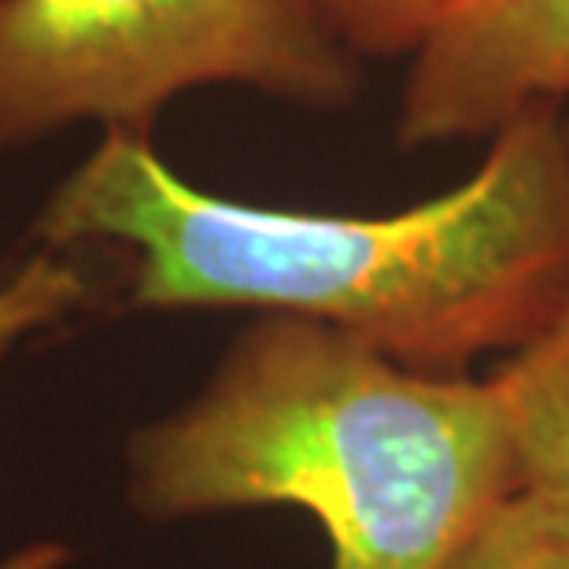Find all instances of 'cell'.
<instances>
[{
  "label": "cell",
  "mask_w": 569,
  "mask_h": 569,
  "mask_svg": "<svg viewBox=\"0 0 569 569\" xmlns=\"http://www.w3.org/2000/svg\"><path fill=\"white\" fill-rule=\"evenodd\" d=\"M569 97V0H455L411 56L400 144L492 138Z\"/></svg>",
  "instance_id": "obj_4"
},
{
  "label": "cell",
  "mask_w": 569,
  "mask_h": 569,
  "mask_svg": "<svg viewBox=\"0 0 569 569\" xmlns=\"http://www.w3.org/2000/svg\"><path fill=\"white\" fill-rule=\"evenodd\" d=\"M455 569H569V499L518 488L488 515Z\"/></svg>",
  "instance_id": "obj_6"
},
{
  "label": "cell",
  "mask_w": 569,
  "mask_h": 569,
  "mask_svg": "<svg viewBox=\"0 0 569 569\" xmlns=\"http://www.w3.org/2000/svg\"><path fill=\"white\" fill-rule=\"evenodd\" d=\"M326 30L362 56H415L448 19L455 0H311Z\"/></svg>",
  "instance_id": "obj_8"
},
{
  "label": "cell",
  "mask_w": 569,
  "mask_h": 569,
  "mask_svg": "<svg viewBox=\"0 0 569 569\" xmlns=\"http://www.w3.org/2000/svg\"><path fill=\"white\" fill-rule=\"evenodd\" d=\"M359 82L311 0H0V156L78 127L152 133L200 89L340 108Z\"/></svg>",
  "instance_id": "obj_3"
},
{
  "label": "cell",
  "mask_w": 569,
  "mask_h": 569,
  "mask_svg": "<svg viewBox=\"0 0 569 569\" xmlns=\"http://www.w3.org/2000/svg\"><path fill=\"white\" fill-rule=\"evenodd\" d=\"M86 296L89 281L56 248H38L19 267L0 270V362L27 337L74 315Z\"/></svg>",
  "instance_id": "obj_7"
},
{
  "label": "cell",
  "mask_w": 569,
  "mask_h": 569,
  "mask_svg": "<svg viewBox=\"0 0 569 569\" xmlns=\"http://www.w3.org/2000/svg\"><path fill=\"white\" fill-rule=\"evenodd\" d=\"M488 385L503 411L518 485L569 499V303L510 351Z\"/></svg>",
  "instance_id": "obj_5"
},
{
  "label": "cell",
  "mask_w": 569,
  "mask_h": 569,
  "mask_svg": "<svg viewBox=\"0 0 569 569\" xmlns=\"http://www.w3.org/2000/svg\"><path fill=\"white\" fill-rule=\"evenodd\" d=\"M518 488L488 378L400 367L296 315H259L197 396L127 443L141 518L303 510L329 569H455Z\"/></svg>",
  "instance_id": "obj_2"
},
{
  "label": "cell",
  "mask_w": 569,
  "mask_h": 569,
  "mask_svg": "<svg viewBox=\"0 0 569 569\" xmlns=\"http://www.w3.org/2000/svg\"><path fill=\"white\" fill-rule=\"evenodd\" d=\"M41 248L122 244L138 311H256L333 326L426 373L518 351L569 303V122L518 116L462 186L389 214L230 200L152 133H100L33 222Z\"/></svg>",
  "instance_id": "obj_1"
}]
</instances>
